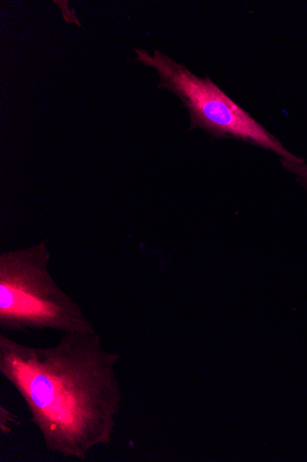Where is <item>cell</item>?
<instances>
[{"label":"cell","mask_w":307,"mask_h":462,"mask_svg":"<svg viewBox=\"0 0 307 462\" xmlns=\"http://www.w3.org/2000/svg\"><path fill=\"white\" fill-rule=\"evenodd\" d=\"M120 358L98 333L64 332L52 347L0 334V373L23 398L47 449L77 460L113 440L122 405Z\"/></svg>","instance_id":"cell-1"},{"label":"cell","mask_w":307,"mask_h":462,"mask_svg":"<svg viewBox=\"0 0 307 462\" xmlns=\"http://www.w3.org/2000/svg\"><path fill=\"white\" fill-rule=\"evenodd\" d=\"M135 52L137 61L158 72V88L171 92L181 100L190 116V130H203L215 139L240 141L287 161H306L288 151L208 76L201 78L194 74L185 64L174 61L159 51H155L153 55L145 50L136 49Z\"/></svg>","instance_id":"cell-3"},{"label":"cell","mask_w":307,"mask_h":462,"mask_svg":"<svg viewBox=\"0 0 307 462\" xmlns=\"http://www.w3.org/2000/svg\"><path fill=\"white\" fill-rule=\"evenodd\" d=\"M46 242L0 255V328L97 333L49 271Z\"/></svg>","instance_id":"cell-2"},{"label":"cell","mask_w":307,"mask_h":462,"mask_svg":"<svg viewBox=\"0 0 307 462\" xmlns=\"http://www.w3.org/2000/svg\"><path fill=\"white\" fill-rule=\"evenodd\" d=\"M21 426L22 419L20 416L4 405H0V432L4 435H10Z\"/></svg>","instance_id":"cell-5"},{"label":"cell","mask_w":307,"mask_h":462,"mask_svg":"<svg viewBox=\"0 0 307 462\" xmlns=\"http://www.w3.org/2000/svg\"><path fill=\"white\" fill-rule=\"evenodd\" d=\"M281 165L284 170L294 177V180L307 190V163L305 162H296L279 158Z\"/></svg>","instance_id":"cell-4"}]
</instances>
